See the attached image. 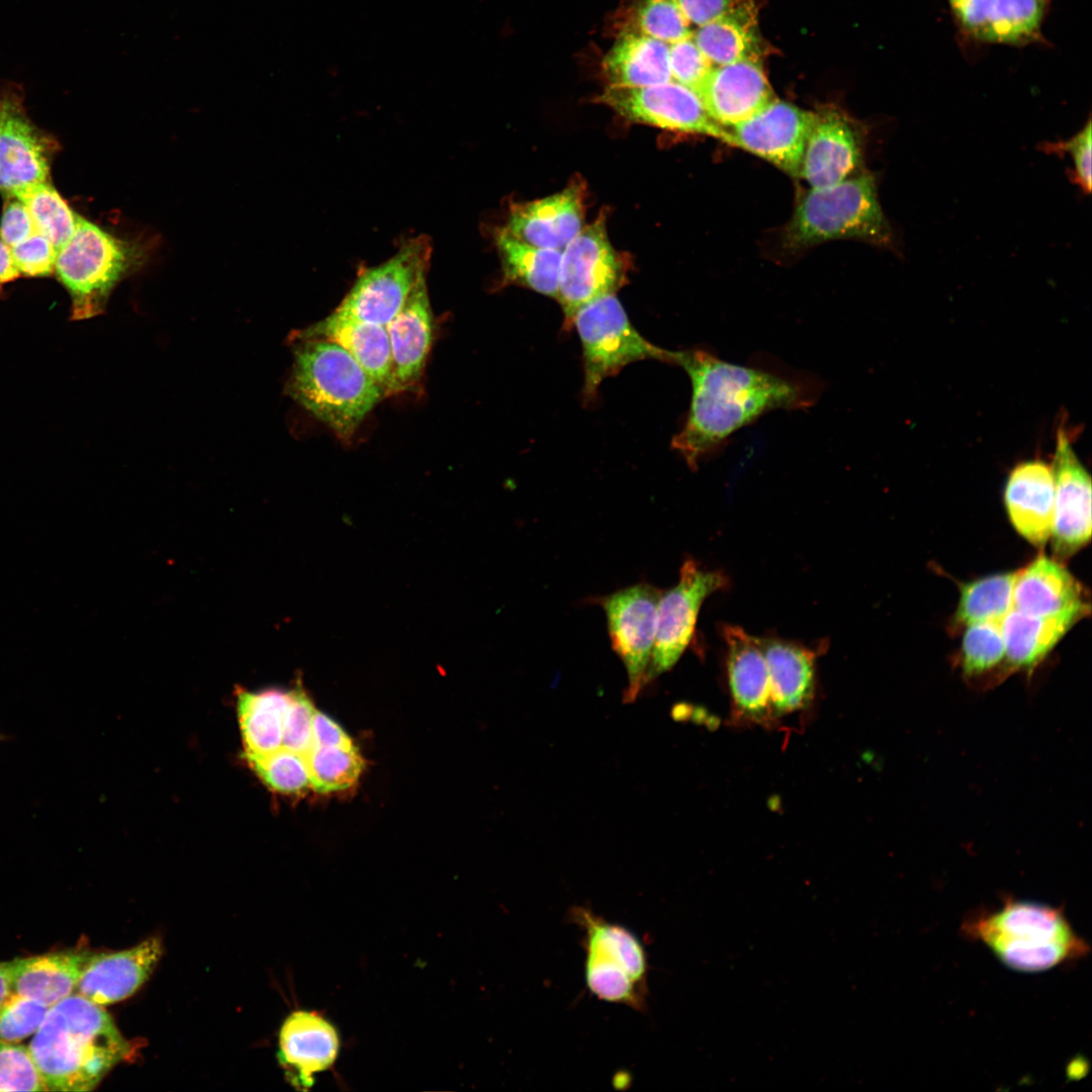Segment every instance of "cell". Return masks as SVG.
I'll use <instances>...</instances> for the list:
<instances>
[{"label": "cell", "instance_id": "4fadbf2b", "mask_svg": "<svg viewBox=\"0 0 1092 1092\" xmlns=\"http://www.w3.org/2000/svg\"><path fill=\"white\" fill-rule=\"evenodd\" d=\"M728 584L729 579L721 570H707L694 559L685 560L677 583L661 592L659 598L647 684L675 665L694 640L704 601L726 589Z\"/></svg>", "mask_w": 1092, "mask_h": 1092}, {"label": "cell", "instance_id": "bcb514c9", "mask_svg": "<svg viewBox=\"0 0 1092 1092\" xmlns=\"http://www.w3.org/2000/svg\"><path fill=\"white\" fill-rule=\"evenodd\" d=\"M1091 120L1088 119L1085 126L1070 140L1053 144H1045L1046 152L1063 154L1068 153L1073 162L1071 178L1083 190L1089 194L1091 191Z\"/></svg>", "mask_w": 1092, "mask_h": 1092}, {"label": "cell", "instance_id": "1f68e13d", "mask_svg": "<svg viewBox=\"0 0 1092 1092\" xmlns=\"http://www.w3.org/2000/svg\"><path fill=\"white\" fill-rule=\"evenodd\" d=\"M692 36L713 66L760 60L762 54L755 8L750 1L741 0L729 12L698 26Z\"/></svg>", "mask_w": 1092, "mask_h": 1092}, {"label": "cell", "instance_id": "d4e9b609", "mask_svg": "<svg viewBox=\"0 0 1092 1092\" xmlns=\"http://www.w3.org/2000/svg\"><path fill=\"white\" fill-rule=\"evenodd\" d=\"M386 329L398 392L411 388L420 380L433 341V312L427 275L416 282L404 304Z\"/></svg>", "mask_w": 1092, "mask_h": 1092}, {"label": "cell", "instance_id": "8992f818", "mask_svg": "<svg viewBox=\"0 0 1092 1092\" xmlns=\"http://www.w3.org/2000/svg\"><path fill=\"white\" fill-rule=\"evenodd\" d=\"M147 254L145 244L119 239L79 216L74 235L57 252L55 265L71 297V318L103 313L114 287L144 265Z\"/></svg>", "mask_w": 1092, "mask_h": 1092}, {"label": "cell", "instance_id": "e575fe53", "mask_svg": "<svg viewBox=\"0 0 1092 1092\" xmlns=\"http://www.w3.org/2000/svg\"><path fill=\"white\" fill-rule=\"evenodd\" d=\"M1016 575L1017 571L998 573L963 584L954 614L956 625L1001 621L1013 609Z\"/></svg>", "mask_w": 1092, "mask_h": 1092}, {"label": "cell", "instance_id": "6da1fadb", "mask_svg": "<svg viewBox=\"0 0 1092 1092\" xmlns=\"http://www.w3.org/2000/svg\"><path fill=\"white\" fill-rule=\"evenodd\" d=\"M692 384L690 408L671 447L693 470L734 433L776 410H803L819 392L815 380L734 364L704 349L671 351Z\"/></svg>", "mask_w": 1092, "mask_h": 1092}, {"label": "cell", "instance_id": "b9f144b4", "mask_svg": "<svg viewBox=\"0 0 1092 1092\" xmlns=\"http://www.w3.org/2000/svg\"><path fill=\"white\" fill-rule=\"evenodd\" d=\"M0 1091H47L28 1046L0 1042Z\"/></svg>", "mask_w": 1092, "mask_h": 1092}, {"label": "cell", "instance_id": "f1b7e54d", "mask_svg": "<svg viewBox=\"0 0 1092 1092\" xmlns=\"http://www.w3.org/2000/svg\"><path fill=\"white\" fill-rule=\"evenodd\" d=\"M90 953L68 949L6 962L11 991L51 1007L76 992Z\"/></svg>", "mask_w": 1092, "mask_h": 1092}, {"label": "cell", "instance_id": "603a6c76", "mask_svg": "<svg viewBox=\"0 0 1092 1092\" xmlns=\"http://www.w3.org/2000/svg\"><path fill=\"white\" fill-rule=\"evenodd\" d=\"M161 956L156 937L120 951L91 952L75 993L101 1006L124 1000L147 981Z\"/></svg>", "mask_w": 1092, "mask_h": 1092}, {"label": "cell", "instance_id": "3957f363", "mask_svg": "<svg viewBox=\"0 0 1092 1092\" xmlns=\"http://www.w3.org/2000/svg\"><path fill=\"white\" fill-rule=\"evenodd\" d=\"M293 363L285 391L340 439L353 437L386 396L381 386L338 344L294 331Z\"/></svg>", "mask_w": 1092, "mask_h": 1092}, {"label": "cell", "instance_id": "cb8c5ba5", "mask_svg": "<svg viewBox=\"0 0 1092 1092\" xmlns=\"http://www.w3.org/2000/svg\"><path fill=\"white\" fill-rule=\"evenodd\" d=\"M1055 479L1051 465L1038 459L1018 463L1004 489V505L1015 530L1029 543L1042 547L1050 540L1054 520Z\"/></svg>", "mask_w": 1092, "mask_h": 1092}, {"label": "cell", "instance_id": "83f0119b", "mask_svg": "<svg viewBox=\"0 0 1092 1092\" xmlns=\"http://www.w3.org/2000/svg\"><path fill=\"white\" fill-rule=\"evenodd\" d=\"M299 332L338 344L381 386L386 396L396 393L386 326L359 322L333 311Z\"/></svg>", "mask_w": 1092, "mask_h": 1092}, {"label": "cell", "instance_id": "7402d4cb", "mask_svg": "<svg viewBox=\"0 0 1092 1092\" xmlns=\"http://www.w3.org/2000/svg\"><path fill=\"white\" fill-rule=\"evenodd\" d=\"M339 1050L337 1028L315 1011L296 1010L280 1028L278 1059L297 1089L311 1087L313 1075L331 1068Z\"/></svg>", "mask_w": 1092, "mask_h": 1092}, {"label": "cell", "instance_id": "5bb4252c", "mask_svg": "<svg viewBox=\"0 0 1092 1092\" xmlns=\"http://www.w3.org/2000/svg\"><path fill=\"white\" fill-rule=\"evenodd\" d=\"M814 111L775 98L753 116L729 127L732 146L799 178Z\"/></svg>", "mask_w": 1092, "mask_h": 1092}, {"label": "cell", "instance_id": "ab89813d", "mask_svg": "<svg viewBox=\"0 0 1092 1092\" xmlns=\"http://www.w3.org/2000/svg\"><path fill=\"white\" fill-rule=\"evenodd\" d=\"M624 27L668 44L692 36L694 31L673 0H634Z\"/></svg>", "mask_w": 1092, "mask_h": 1092}, {"label": "cell", "instance_id": "7bdbcfd3", "mask_svg": "<svg viewBox=\"0 0 1092 1092\" xmlns=\"http://www.w3.org/2000/svg\"><path fill=\"white\" fill-rule=\"evenodd\" d=\"M314 707L299 686L290 691L285 713L282 747L306 755L312 747V718Z\"/></svg>", "mask_w": 1092, "mask_h": 1092}, {"label": "cell", "instance_id": "7dc6e473", "mask_svg": "<svg viewBox=\"0 0 1092 1092\" xmlns=\"http://www.w3.org/2000/svg\"><path fill=\"white\" fill-rule=\"evenodd\" d=\"M36 231L26 205L17 198L4 207L0 222V239L10 248L23 242Z\"/></svg>", "mask_w": 1092, "mask_h": 1092}, {"label": "cell", "instance_id": "8fae6325", "mask_svg": "<svg viewBox=\"0 0 1092 1092\" xmlns=\"http://www.w3.org/2000/svg\"><path fill=\"white\" fill-rule=\"evenodd\" d=\"M660 595L654 585L639 582L594 599L605 612L612 648L627 672L625 703L633 702L647 685Z\"/></svg>", "mask_w": 1092, "mask_h": 1092}, {"label": "cell", "instance_id": "ee69618b", "mask_svg": "<svg viewBox=\"0 0 1092 1092\" xmlns=\"http://www.w3.org/2000/svg\"><path fill=\"white\" fill-rule=\"evenodd\" d=\"M668 54L671 80L695 92L714 67L693 36L669 43Z\"/></svg>", "mask_w": 1092, "mask_h": 1092}, {"label": "cell", "instance_id": "f6af8a7d", "mask_svg": "<svg viewBox=\"0 0 1092 1092\" xmlns=\"http://www.w3.org/2000/svg\"><path fill=\"white\" fill-rule=\"evenodd\" d=\"M11 253L20 275L42 277L55 271L57 249L37 231L12 247Z\"/></svg>", "mask_w": 1092, "mask_h": 1092}, {"label": "cell", "instance_id": "816d5d0a", "mask_svg": "<svg viewBox=\"0 0 1092 1092\" xmlns=\"http://www.w3.org/2000/svg\"><path fill=\"white\" fill-rule=\"evenodd\" d=\"M11 983L6 962H0V1005L11 993Z\"/></svg>", "mask_w": 1092, "mask_h": 1092}, {"label": "cell", "instance_id": "5b68a950", "mask_svg": "<svg viewBox=\"0 0 1092 1092\" xmlns=\"http://www.w3.org/2000/svg\"><path fill=\"white\" fill-rule=\"evenodd\" d=\"M839 239L893 245V232L878 199L875 177L866 171L824 188H811L784 233L793 251Z\"/></svg>", "mask_w": 1092, "mask_h": 1092}, {"label": "cell", "instance_id": "7a4b0ae2", "mask_svg": "<svg viewBox=\"0 0 1092 1092\" xmlns=\"http://www.w3.org/2000/svg\"><path fill=\"white\" fill-rule=\"evenodd\" d=\"M47 1091L93 1090L129 1054L110 1015L74 993L51 1006L28 1045Z\"/></svg>", "mask_w": 1092, "mask_h": 1092}, {"label": "cell", "instance_id": "681fc988", "mask_svg": "<svg viewBox=\"0 0 1092 1092\" xmlns=\"http://www.w3.org/2000/svg\"><path fill=\"white\" fill-rule=\"evenodd\" d=\"M312 747L357 748L334 720L316 710L312 718Z\"/></svg>", "mask_w": 1092, "mask_h": 1092}, {"label": "cell", "instance_id": "30bf717a", "mask_svg": "<svg viewBox=\"0 0 1092 1092\" xmlns=\"http://www.w3.org/2000/svg\"><path fill=\"white\" fill-rule=\"evenodd\" d=\"M431 243L412 238L379 265L363 268L334 312L359 322L387 326L404 304L416 282L427 275Z\"/></svg>", "mask_w": 1092, "mask_h": 1092}, {"label": "cell", "instance_id": "ba28073f", "mask_svg": "<svg viewBox=\"0 0 1092 1092\" xmlns=\"http://www.w3.org/2000/svg\"><path fill=\"white\" fill-rule=\"evenodd\" d=\"M582 346V399L592 403L604 379L636 361L670 363L671 351L646 340L631 324L616 293L600 296L582 305L574 314Z\"/></svg>", "mask_w": 1092, "mask_h": 1092}, {"label": "cell", "instance_id": "9a60e30c", "mask_svg": "<svg viewBox=\"0 0 1092 1092\" xmlns=\"http://www.w3.org/2000/svg\"><path fill=\"white\" fill-rule=\"evenodd\" d=\"M965 38L978 43L1023 47L1043 42L1051 0H947Z\"/></svg>", "mask_w": 1092, "mask_h": 1092}, {"label": "cell", "instance_id": "f907efd6", "mask_svg": "<svg viewBox=\"0 0 1092 1092\" xmlns=\"http://www.w3.org/2000/svg\"><path fill=\"white\" fill-rule=\"evenodd\" d=\"M19 275L11 248L0 239V285L15 280Z\"/></svg>", "mask_w": 1092, "mask_h": 1092}, {"label": "cell", "instance_id": "f35d334b", "mask_svg": "<svg viewBox=\"0 0 1092 1092\" xmlns=\"http://www.w3.org/2000/svg\"><path fill=\"white\" fill-rule=\"evenodd\" d=\"M246 760L272 790L300 794L311 788L306 755L280 747L267 754L245 753Z\"/></svg>", "mask_w": 1092, "mask_h": 1092}, {"label": "cell", "instance_id": "60d3db41", "mask_svg": "<svg viewBox=\"0 0 1092 1092\" xmlns=\"http://www.w3.org/2000/svg\"><path fill=\"white\" fill-rule=\"evenodd\" d=\"M49 1006L13 992L0 1005V1042L17 1043L34 1034Z\"/></svg>", "mask_w": 1092, "mask_h": 1092}, {"label": "cell", "instance_id": "4dcf8cb0", "mask_svg": "<svg viewBox=\"0 0 1092 1092\" xmlns=\"http://www.w3.org/2000/svg\"><path fill=\"white\" fill-rule=\"evenodd\" d=\"M1084 616L1038 617L1015 609L1009 611L1001 620L1005 644L1003 676L1016 670L1031 672Z\"/></svg>", "mask_w": 1092, "mask_h": 1092}, {"label": "cell", "instance_id": "484cf974", "mask_svg": "<svg viewBox=\"0 0 1092 1092\" xmlns=\"http://www.w3.org/2000/svg\"><path fill=\"white\" fill-rule=\"evenodd\" d=\"M1013 609L1031 616L1088 615L1081 583L1058 560L1044 555L1017 570Z\"/></svg>", "mask_w": 1092, "mask_h": 1092}, {"label": "cell", "instance_id": "c3c4849f", "mask_svg": "<svg viewBox=\"0 0 1092 1092\" xmlns=\"http://www.w3.org/2000/svg\"><path fill=\"white\" fill-rule=\"evenodd\" d=\"M691 24L701 26L732 10L741 0H673Z\"/></svg>", "mask_w": 1092, "mask_h": 1092}, {"label": "cell", "instance_id": "ffe728a7", "mask_svg": "<svg viewBox=\"0 0 1092 1092\" xmlns=\"http://www.w3.org/2000/svg\"><path fill=\"white\" fill-rule=\"evenodd\" d=\"M696 93L710 117L725 128L753 116L776 98L759 59L714 66Z\"/></svg>", "mask_w": 1092, "mask_h": 1092}, {"label": "cell", "instance_id": "52a82bcc", "mask_svg": "<svg viewBox=\"0 0 1092 1092\" xmlns=\"http://www.w3.org/2000/svg\"><path fill=\"white\" fill-rule=\"evenodd\" d=\"M570 921L583 931L584 978L600 1000L644 1011L648 995V961L639 938L586 907H573Z\"/></svg>", "mask_w": 1092, "mask_h": 1092}, {"label": "cell", "instance_id": "7c38bea8", "mask_svg": "<svg viewBox=\"0 0 1092 1092\" xmlns=\"http://www.w3.org/2000/svg\"><path fill=\"white\" fill-rule=\"evenodd\" d=\"M597 101L630 122L705 134L732 146L728 128L710 117L698 94L672 80L644 87L608 85Z\"/></svg>", "mask_w": 1092, "mask_h": 1092}, {"label": "cell", "instance_id": "44dd1931", "mask_svg": "<svg viewBox=\"0 0 1092 1092\" xmlns=\"http://www.w3.org/2000/svg\"><path fill=\"white\" fill-rule=\"evenodd\" d=\"M46 145L23 112L18 97L6 94L0 101V190L16 197L48 181Z\"/></svg>", "mask_w": 1092, "mask_h": 1092}, {"label": "cell", "instance_id": "e0dca14e", "mask_svg": "<svg viewBox=\"0 0 1092 1092\" xmlns=\"http://www.w3.org/2000/svg\"><path fill=\"white\" fill-rule=\"evenodd\" d=\"M799 177L811 188L835 185L859 172L862 134L857 123L834 106L814 111Z\"/></svg>", "mask_w": 1092, "mask_h": 1092}, {"label": "cell", "instance_id": "74e56055", "mask_svg": "<svg viewBox=\"0 0 1092 1092\" xmlns=\"http://www.w3.org/2000/svg\"><path fill=\"white\" fill-rule=\"evenodd\" d=\"M306 759L311 788L317 793L349 789L364 768V759L357 748L312 747Z\"/></svg>", "mask_w": 1092, "mask_h": 1092}, {"label": "cell", "instance_id": "d6986e66", "mask_svg": "<svg viewBox=\"0 0 1092 1092\" xmlns=\"http://www.w3.org/2000/svg\"><path fill=\"white\" fill-rule=\"evenodd\" d=\"M727 679L732 714L738 722L774 724L767 665L760 638L738 626L724 625Z\"/></svg>", "mask_w": 1092, "mask_h": 1092}, {"label": "cell", "instance_id": "8d00e7d4", "mask_svg": "<svg viewBox=\"0 0 1092 1092\" xmlns=\"http://www.w3.org/2000/svg\"><path fill=\"white\" fill-rule=\"evenodd\" d=\"M13 198L26 205L36 231L55 246L57 252L74 235L79 215L48 181L32 186Z\"/></svg>", "mask_w": 1092, "mask_h": 1092}, {"label": "cell", "instance_id": "277c9868", "mask_svg": "<svg viewBox=\"0 0 1092 1092\" xmlns=\"http://www.w3.org/2000/svg\"><path fill=\"white\" fill-rule=\"evenodd\" d=\"M961 930L965 937L988 947L1003 965L1022 973L1076 963L1090 952L1063 908L1014 898L1004 899L994 909L968 914Z\"/></svg>", "mask_w": 1092, "mask_h": 1092}, {"label": "cell", "instance_id": "2e32d148", "mask_svg": "<svg viewBox=\"0 0 1092 1092\" xmlns=\"http://www.w3.org/2000/svg\"><path fill=\"white\" fill-rule=\"evenodd\" d=\"M1052 468L1055 504L1050 539L1055 555L1067 558L1091 539V478L1064 428H1059L1057 433Z\"/></svg>", "mask_w": 1092, "mask_h": 1092}, {"label": "cell", "instance_id": "d590c367", "mask_svg": "<svg viewBox=\"0 0 1092 1092\" xmlns=\"http://www.w3.org/2000/svg\"><path fill=\"white\" fill-rule=\"evenodd\" d=\"M962 641L961 667L966 678L988 679L995 685L1003 679L1005 644L1001 621L969 624Z\"/></svg>", "mask_w": 1092, "mask_h": 1092}, {"label": "cell", "instance_id": "d6a6232c", "mask_svg": "<svg viewBox=\"0 0 1092 1092\" xmlns=\"http://www.w3.org/2000/svg\"><path fill=\"white\" fill-rule=\"evenodd\" d=\"M503 283L517 284L541 294L556 297L562 251L525 243L505 226L495 233Z\"/></svg>", "mask_w": 1092, "mask_h": 1092}, {"label": "cell", "instance_id": "f546056e", "mask_svg": "<svg viewBox=\"0 0 1092 1092\" xmlns=\"http://www.w3.org/2000/svg\"><path fill=\"white\" fill-rule=\"evenodd\" d=\"M610 86L644 87L671 81L668 43L623 27L602 61Z\"/></svg>", "mask_w": 1092, "mask_h": 1092}, {"label": "cell", "instance_id": "ac0fdd59", "mask_svg": "<svg viewBox=\"0 0 1092 1092\" xmlns=\"http://www.w3.org/2000/svg\"><path fill=\"white\" fill-rule=\"evenodd\" d=\"M585 185L573 179L563 190L511 205L506 230L519 240L562 251L583 228Z\"/></svg>", "mask_w": 1092, "mask_h": 1092}, {"label": "cell", "instance_id": "4316f807", "mask_svg": "<svg viewBox=\"0 0 1092 1092\" xmlns=\"http://www.w3.org/2000/svg\"><path fill=\"white\" fill-rule=\"evenodd\" d=\"M770 688L774 723L807 709L816 693V657L807 646L783 639L760 638Z\"/></svg>", "mask_w": 1092, "mask_h": 1092}, {"label": "cell", "instance_id": "9c48e42d", "mask_svg": "<svg viewBox=\"0 0 1092 1092\" xmlns=\"http://www.w3.org/2000/svg\"><path fill=\"white\" fill-rule=\"evenodd\" d=\"M606 214L583 226L562 250L557 298L563 327L569 331L576 311L589 301L616 291L625 283L626 260L612 247Z\"/></svg>", "mask_w": 1092, "mask_h": 1092}, {"label": "cell", "instance_id": "836d02e7", "mask_svg": "<svg viewBox=\"0 0 1092 1092\" xmlns=\"http://www.w3.org/2000/svg\"><path fill=\"white\" fill-rule=\"evenodd\" d=\"M289 702L290 691L239 690L237 707L245 753L267 754L282 746L283 721Z\"/></svg>", "mask_w": 1092, "mask_h": 1092}]
</instances>
